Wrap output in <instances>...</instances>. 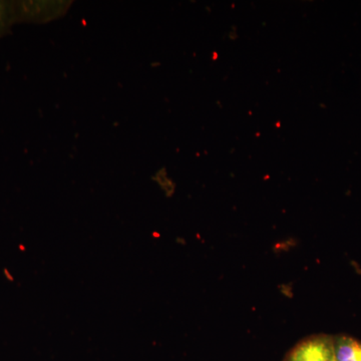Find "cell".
I'll use <instances>...</instances> for the list:
<instances>
[{
    "label": "cell",
    "mask_w": 361,
    "mask_h": 361,
    "mask_svg": "<svg viewBox=\"0 0 361 361\" xmlns=\"http://www.w3.org/2000/svg\"><path fill=\"white\" fill-rule=\"evenodd\" d=\"M336 361H361V341L348 336H334Z\"/></svg>",
    "instance_id": "cell-2"
},
{
    "label": "cell",
    "mask_w": 361,
    "mask_h": 361,
    "mask_svg": "<svg viewBox=\"0 0 361 361\" xmlns=\"http://www.w3.org/2000/svg\"><path fill=\"white\" fill-rule=\"evenodd\" d=\"M4 6H2L1 4H0V26H1V25H2V21H4Z\"/></svg>",
    "instance_id": "cell-3"
},
{
    "label": "cell",
    "mask_w": 361,
    "mask_h": 361,
    "mask_svg": "<svg viewBox=\"0 0 361 361\" xmlns=\"http://www.w3.org/2000/svg\"><path fill=\"white\" fill-rule=\"evenodd\" d=\"M284 361H336L334 336L317 334L307 337L287 353Z\"/></svg>",
    "instance_id": "cell-1"
}]
</instances>
